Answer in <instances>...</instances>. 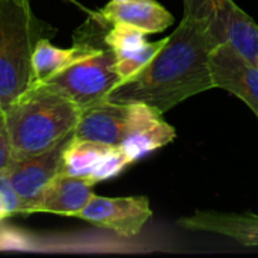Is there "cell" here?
Returning <instances> with one entry per match:
<instances>
[{"instance_id": "1", "label": "cell", "mask_w": 258, "mask_h": 258, "mask_svg": "<svg viewBox=\"0 0 258 258\" xmlns=\"http://www.w3.org/2000/svg\"><path fill=\"white\" fill-rule=\"evenodd\" d=\"M213 48L207 17L184 15L159 53L106 100L145 103L166 113L181 101L215 89L210 74Z\"/></svg>"}, {"instance_id": "2", "label": "cell", "mask_w": 258, "mask_h": 258, "mask_svg": "<svg viewBox=\"0 0 258 258\" xmlns=\"http://www.w3.org/2000/svg\"><path fill=\"white\" fill-rule=\"evenodd\" d=\"M2 110L15 160L47 151L74 135L82 113L73 100L45 86H30Z\"/></svg>"}, {"instance_id": "3", "label": "cell", "mask_w": 258, "mask_h": 258, "mask_svg": "<svg viewBox=\"0 0 258 258\" xmlns=\"http://www.w3.org/2000/svg\"><path fill=\"white\" fill-rule=\"evenodd\" d=\"M47 23L39 20L30 3L0 0V100L8 107L30 86L32 54L45 35H53Z\"/></svg>"}, {"instance_id": "4", "label": "cell", "mask_w": 258, "mask_h": 258, "mask_svg": "<svg viewBox=\"0 0 258 258\" xmlns=\"http://www.w3.org/2000/svg\"><path fill=\"white\" fill-rule=\"evenodd\" d=\"M116 54L101 41L98 48L85 59L73 63L48 82L38 85L73 100L77 106L88 107L103 101L121 83L115 71Z\"/></svg>"}, {"instance_id": "5", "label": "cell", "mask_w": 258, "mask_h": 258, "mask_svg": "<svg viewBox=\"0 0 258 258\" xmlns=\"http://www.w3.org/2000/svg\"><path fill=\"white\" fill-rule=\"evenodd\" d=\"M153 210L147 197H97L77 215L98 228L109 230L119 237H136L151 219Z\"/></svg>"}, {"instance_id": "6", "label": "cell", "mask_w": 258, "mask_h": 258, "mask_svg": "<svg viewBox=\"0 0 258 258\" xmlns=\"http://www.w3.org/2000/svg\"><path fill=\"white\" fill-rule=\"evenodd\" d=\"M144 103L103 100L82 109L74 136L80 139L119 145L135 127Z\"/></svg>"}, {"instance_id": "7", "label": "cell", "mask_w": 258, "mask_h": 258, "mask_svg": "<svg viewBox=\"0 0 258 258\" xmlns=\"http://www.w3.org/2000/svg\"><path fill=\"white\" fill-rule=\"evenodd\" d=\"M128 165L132 162L119 145L80 139L73 135L62 154L60 172L100 183L119 175Z\"/></svg>"}, {"instance_id": "8", "label": "cell", "mask_w": 258, "mask_h": 258, "mask_svg": "<svg viewBox=\"0 0 258 258\" xmlns=\"http://www.w3.org/2000/svg\"><path fill=\"white\" fill-rule=\"evenodd\" d=\"M71 136L47 151L14 160L5 174L23 203V213L32 212L47 184L62 171V154Z\"/></svg>"}, {"instance_id": "9", "label": "cell", "mask_w": 258, "mask_h": 258, "mask_svg": "<svg viewBox=\"0 0 258 258\" xmlns=\"http://www.w3.org/2000/svg\"><path fill=\"white\" fill-rule=\"evenodd\" d=\"M207 29L213 47L230 44L243 57L257 63L258 24L233 0H213L207 14Z\"/></svg>"}, {"instance_id": "10", "label": "cell", "mask_w": 258, "mask_h": 258, "mask_svg": "<svg viewBox=\"0 0 258 258\" xmlns=\"http://www.w3.org/2000/svg\"><path fill=\"white\" fill-rule=\"evenodd\" d=\"M210 74L213 86L234 94L258 118V65L243 57L230 44L212 50Z\"/></svg>"}, {"instance_id": "11", "label": "cell", "mask_w": 258, "mask_h": 258, "mask_svg": "<svg viewBox=\"0 0 258 258\" xmlns=\"http://www.w3.org/2000/svg\"><path fill=\"white\" fill-rule=\"evenodd\" d=\"M177 225L200 233L218 234L234 240L245 248H258V213H224V212H200L180 218Z\"/></svg>"}, {"instance_id": "12", "label": "cell", "mask_w": 258, "mask_h": 258, "mask_svg": "<svg viewBox=\"0 0 258 258\" xmlns=\"http://www.w3.org/2000/svg\"><path fill=\"white\" fill-rule=\"evenodd\" d=\"M95 184L91 178L59 172L47 184L30 213H54L77 218L95 195Z\"/></svg>"}, {"instance_id": "13", "label": "cell", "mask_w": 258, "mask_h": 258, "mask_svg": "<svg viewBox=\"0 0 258 258\" xmlns=\"http://www.w3.org/2000/svg\"><path fill=\"white\" fill-rule=\"evenodd\" d=\"M97 18L106 24H130L147 35L160 33L174 24L172 14L156 0L113 2L97 11Z\"/></svg>"}, {"instance_id": "14", "label": "cell", "mask_w": 258, "mask_h": 258, "mask_svg": "<svg viewBox=\"0 0 258 258\" xmlns=\"http://www.w3.org/2000/svg\"><path fill=\"white\" fill-rule=\"evenodd\" d=\"M101 41H100V44H101ZM100 44L89 41V36L83 29H82V38L77 39L74 42V45L70 48L54 47L48 41V36L39 39V42L36 44L33 54H32L30 86H38V85L48 82L56 74H59L63 70H67L68 67H71L73 63L92 54L98 48Z\"/></svg>"}, {"instance_id": "15", "label": "cell", "mask_w": 258, "mask_h": 258, "mask_svg": "<svg viewBox=\"0 0 258 258\" xmlns=\"http://www.w3.org/2000/svg\"><path fill=\"white\" fill-rule=\"evenodd\" d=\"M175 136V128L165 121L163 113L156 107L144 103V109L135 127L119 144V147L127 154L130 162L135 163L144 156L169 145Z\"/></svg>"}, {"instance_id": "16", "label": "cell", "mask_w": 258, "mask_h": 258, "mask_svg": "<svg viewBox=\"0 0 258 258\" xmlns=\"http://www.w3.org/2000/svg\"><path fill=\"white\" fill-rule=\"evenodd\" d=\"M166 41H168V36L163 39H159V41H147L141 47L116 56L115 71L119 76L121 83L132 79L135 74H138L159 53V50L166 44Z\"/></svg>"}, {"instance_id": "17", "label": "cell", "mask_w": 258, "mask_h": 258, "mask_svg": "<svg viewBox=\"0 0 258 258\" xmlns=\"http://www.w3.org/2000/svg\"><path fill=\"white\" fill-rule=\"evenodd\" d=\"M104 44L116 54L132 51L147 42V33L130 24H110V29L104 33Z\"/></svg>"}, {"instance_id": "18", "label": "cell", "mask_w": 258, "mask_h": 258, "mask_svg": "<svg viewBox=\"0 0 258 258\" xmlns=\"http://www.w3.org/2000/svg\"><path fill=\"white\" fill-rule=\"evenodd\" d=\"M14 151L6 127V119L3 110H0V175H5L11 165L14 163Z\"/></svg>"}, {"instance_id": "19", "label": "cell", "mask_w": 258, "mask_h": 258, "mask_svg": "<svg viewBox=\"0 0 258 258\" xmlns=\"http://www.w3.org/2000/svg\"><path fill=\"white\" fill-rule=\"evenodd\" d=\"M0 197L8 209L9 216H12L15 213H23V203H21L20 197L17 195V192L14 190V187L9 183L6 175H0Z\"/></svg>"}, {"instance_id": "20", "label": "cell", "mask_w": 258, "mask_h": 258, "mask_svg": "<svg viewBox=\"0 0 258 258\" xmlns=\"http://www.w3.org/2000/svg\"><path fill=\"white\" fill-rule=\"evenodd\" d=\"M183 3H184V15L207 17L213 0H183Z\"/></svg>"}, {"instance_id": "21", "label": "cell", "mask_w": 258, "mask_h": 258, "mask_svg": "<svg viewBox=\"0 0 258 258\" xmlns=\"http://www.w3.org/2000/svg\"><path fill=\"white\" fill-rule=\"evenodd\" d=\"M18 2L30 3V0H18ZM67 2H70V3H73V5H76V6H77V8H80V9H83L85 12H88V14H89V17H95V15H97V12H94V11H91V9H88V8H85V6H82L77 0H67Z\"/></svg>"}, {"instance_id": "22", "label": "cell", "mask_w": 258, "mask_h": 258, "mask_svg": "<svg viewBox=\"0 0 258 258\" xmlns=\"http://www.w3.org/2000/svg\"><path fill=\"white\" fill-rule=\"evenodd\" d=\"M6 218H9V213H8V209H6V206H5V203H3V200L0 197V222L3 219H6Z\"/></svg>"}, {"instance_id": "23", "label": "cell", "mask_w": 258, "mask_h": 258, "mask_svg": "<svg viewBox=\"0 0 258 258\" xmlns=\"http://www.w3.org/2000/svg\"><path fill=\"white\" fill-rule=\"evenodd\" d=\"M113 2H133V0H113Z\"/></svg>"}, {"instance_id": "24", "label": "cell", "mask_w": 258, "mask_h": 258, "mask_svg": "<svg viewBox=\"0 0 258 258\" xmlns=\"http://www.w3.org/2000/svg\"><path fill=\"white\" fill-rule=\"evenodd\" d=\"M0 110H2V100H0Z\"/></svg>"}, {"instance_id": "25", "label": "cell", "mask_w": 258, "mask_h": 258, "mask_svg": "<svg viewBox=\"0 0 258 258\" xmlns=\"http://www.w3.org/2000/svg\"><path fill=\"white\" fill-rule=\"evenodd\" d=\"M257 65H258V59H257Z\"/></svg>"}]
</instances>
